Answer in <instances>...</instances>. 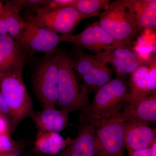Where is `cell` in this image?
<instances>
[{
  "label": "cell",
  "instance_id": "cell-1",
  "mask_svg": "<svg viewBox=\"0 0 156 156\" xmlns=\"http://www.w3.org/2000/svg\"><path fill=\"white\" fill-rule=\"evenodd\" d=\"M58 58V98L57 105L60 110L69 114L84 110L89 105L87 90H80L74 72L72 58L63 51L56 52Z\"/></svg>",
  "mask_w": 156,
  "mask_h": 156
},
{
  "label": "cell",
  "instance_id": "cell-2",
  "mask_svg": "<svg viewBox=\"0 0 156 156\" xmlns=\"http://www.w3.org/2000/svg\"><path fill=\"white\" fill-rule=\"evenodd\" d=\"M128 86L125 76L117 75L95 92L92 103L82 112L95 125L100 120L121 112L128 96Z\"/></svg>",
  "mask_w": 156,
  "mask_h": 156
},
{
  "label": "cell",
  "instance_id": "cell-3",
  "mask_svg": "<svg viewBox=\"0 0 156 156\" xmlns=\"http://www.w3.org/2000/svg\"><path fill=\"white\" fill-rule=\"evenodd\" d=\"M23 69L10 72H0V91L12 114L10 132L33 112V101L23 81Z\"/></svg>",
  "mask_w": 156,
  "mask_h": 156
},
{
  "label": "cell",
  "instance_id": "cell-4",
  "mask_svg": "<svg viewBox=\"0 0 156 156\" xmlns=\"http://www.w3.org/2000/svg\"><path fill=\"white\" fill-rule=\"evenodd\" d=\"M91 17L71 7L50 9L43 5L27 10L24 20L62 35L73 34L82 20Z\"/></svg>",
  "mask_w": 156,
  "mask_h": 156
},
{
  "label": "cell",
  "instance_id": "cell-5",
  "mask_svg": "<svg viewBox=\"0 0 156 156\" xmlns=\"http://www.w3.org/2000/svg\"><path fill=\"white\" fill-rule=\"evenodd\" d=\"M98 23L117 41L130 46L138 29L128 0H116L101 13Z\"/></svg>",
  "mask_w": 156,
  "mask_h": 156
},
{
  "label": "cell",
  "instance_id": "cell-6",
  "mask_svg": "<svg viewBox=\"0 0 156 156\" xmlns=\"http://www.w3.org/2000/svg\"><path fill=\"white\" fill-rule=\"evenodd\" d=\"M57 53L47 54L34 73L33 86L43 108L55 107L58 98Z\"/></svg>",
  "mask_w": 156,
  "mask_h": 156
},
{
  "label": "cell",
  "instance_id": "cell-7",
  "mask_svg": "<svg viewBox=\"0 0 156 156\" xmlns=\"http://www.w3.org/2000/svg\"><path fill=\"white\" fill-rule=\"evenodd\" d=\"M125 123L121 112L95 124L96 152L108 156H124Z\"/></svg>",
  "mask_w": 156,
  "mask_h": 156
},
{
  "label": "cell",
  "instance_id": "cell-8",
  "mask_svg": "<svg viewBox=\"0 0 156 156\" xmlns=\"http://www.w3.org/2000/svg\"><path fill=\"white\" fill-rule=\"evenodd\" d=\"M78 54L75 59H72L73 67L83 79L87 90L89 88L96 92L113 79L112 72L107 65L94 56L82 53Z\"/></svg>",
  "mask_w": 156,
  "mask_h": 156
},
{
  "label": "cell",
  "instance_id": "cell-9",
  "mask_svg": "<svg viewBox=\"0 0 156 156\" xmlns=\"http://www.w3.org/2000/svg\"><path fill=\"white\" fill-rule=\"evenodd\" d=\"M27 22V24L15 40L26 51L27 55L39 52L47 54L56 53L60 42V36L31 23Z\"/></svg>",
  "mask_w": 156,
  "mask_h": 156
},
{
  "label": "cell",
  "instance_id": "cell-10",
  "mask_svg": "<svg viewBox=\"0 0 156 156\" xmlns=\"http://www.w3.org/2000/svg\"><path fill=\"white\" fill-rule=\"evenodd\" d=\"M60 41L68 42L96 53L116 47L130 46L117 41L103 29L96 21L76 35H62Z\"/></svg>",
  "mask_w": 156,
  "mask_h": 156
},
{
  "label": "cell",
  "instance_id": "cell-11",
  "mask_svg": "<svg viewBox=\"0 0 156 156\" xmlns=\"http://www.w3.org/2000/svg\"><path fill=\"white\" fill-rule=\"evenodd\" d=\"M95 124L82 112L75 138L58 156H95L96 153Z\"/></svg>",
  "mask_w": 156,
  "mask_h": 156
},
{
  "label": "cell",
  "instance_id": "cell-12",
  "mask_svg": "<svg viewBox=\"0 0 156 156\" xmlns=\"http://www.w3.org/2000/svg\"><path fill=\"white\" fill-rule=\"evenodd\" d=\"M95 58L109 64L117 75L125 76L135 70L143 61L129 47H116L96 53Z\"/></svg>",
  "mask_w": 156,
  "mask_h": 156
},
{
  "label": "cell",
  "instance_id": "cell-13",
  "mask_svg": "<svg viewBox=\"0 0 156 156\" xmlns=\"http://www.w3.org/2000/svg\"><path fill=\"white\" fill-rule=\"evenodd\" d=\"M156 141L155 129L136 120L125 122V145L128 153L149 148Z\"/></svg>",
  "mask_w": 156,
  "mask_h": 156
},
{
  "label": "cell",
  "instance_id": "cell-14",
  "mask_svg": "<svg viewBox=\"0 0 156 156\" xmlns=\"http://www.w3.org/2000/svg\"><path fill=\"white\" fill-rule=\"evenodd\" d=\"M27 1L6 2L0 12V36H7L16 39L27 24L20 12L27 8Z\"/></svg>",
  "mask_w": 156,
  "mask_h": 156
},
{
  "label": "cell",
  "instance_id": "cell-15",
  "mask_svg": "<svg viewBox=\"0 0 156 156\" xmlns=\"http://www.w3.org/2000/svg\"><path fill=\"white\" fill-rule=\"evenodd\" d=\"M27 56L26 51L14 38L0 36V72H10L23 68Z\"/></svg>",
  "mask_w": 156,
  "mask_h": 156
},
{
  "label": "cell",
  "instance_id": "cell-16",
  "mask_svg": "<svg viewBox=\"0 0 156 156\" xmlns=\"http://www.w3.org/2000/svg\"><path fill=\"white\" fill-rule=\"evenodd\" d=\"M125 122L136 120L150 124L156 122V96L150 95L129 102H125L121 112Z\"/></svg>",
  "mask_w": 156,
  "mask_h": 156
},
{
  "label": "cell",
  "instance_id": "cell-17",
  "mask_svg": "<svg viewBox=\"0 0 156 156\" xmlns=\"http://www.w3.org/2000/svg\"><path fill=\"white\" fill-rule=\"evenodd\" d=\"M69 114L55 107L43 108L41 111L33 112L30 117L35 124L38 132H58L68 124Z\"/></svg>",
  "mask_w": 156,
  "mask_h": 156
},
{
  "label": "cell",
  "instance_id": "cell-18",
  "mask_svg": "<svg viewBox=\"0 0 156 156\" xmlns=\"http://www.w3.org/2000/svg\"><path fill=\"white\" fill-rule=\"evenodd\" d=\"M138 31L156 26V0H128Z\"/></svg>",
  "mask_w": 156,
  "mask_h": 156
},
{
  "label": "cell",
  "instance_id": "cell-19",
  "mask_svg": "<svg viewBox=\"0 0 156 156\" xmlns=\"http://www.w3.org/2000/svg\"><path fill=\"white\" fill-rule=\"evenodd\" d=\"M147 62H143L130 74L129 90L126 102L135 101L143 98L152 95L149 88V67Z\"/></svg>",
  "mask_w": 156,
  "mask_h": 156
},
{
  "label": "cell",
  "instance_id": "cell-20",
  "mask_svg": "<svg viewBox=\"0 0 156 156\" xmlns=\"http://www.w3.org/2000/svg\"><path fill=\"white\" fill-rule=\"evenodd\" d=\"M72 140H65L58 133L38 132L35 143L36 150L39 153L49 155L59 153Z\"/></svg>",
  "mask_w": 156,
  "mask_h": 156
},
{
  "label": "cell",
  "instance_id": "cell-21",
  "mask_svg": "<svg viewBox=\"0 0 156 156\" xmlns=\"http://www.w3.org/2000/svg\"><path fill=\"white\" fill-rule=\"evenodd\" d=\"M110 2L109 0H74L69 7L84 15L100 16L101 12L105 10Z\"/></svg>",
  "mask_w": 156,
  "mask_h": 156
},
{
  "label": "cell",
  "instance_id": "cell-22",
  "mask_svg": "<svg viewBox=\"0 0 156 156\" xmlns=\"http://www.w3.org/2000/svg\"><path fill=\"white\" fill-rule=\"evenodd\" d=\"M19 149V145L10 135H0V155L8 154Z\"/></svg>",
  "mask_w": 156,
  "mask_h": 156
},
{
  "label": "cell",
  "instance_id": "cell-23",
  "mask_svg": "<svg viewBox=\"0 0 156 156\" xmlns=\"http://www.w3.org/2000/svg\"><path fill=\"white\" fill-rule=\"evenodd\" d=\"M148 74L149 88L152 95H156V68L155 62L151 63Z\"/></svg>",
  "mask_w": 156,
  "mask_h": 156
},
{
  "label": "cell",
  "instance_id": "cell-24",
  "mask_svg": "<svg viewBox=\"0 0 156 156\" xmlns=\"http://www.w3.org/2000/svg\"><path fill=\"white\" fill-rule=\"evenodd\" d=\"M74 0H49L46 1L44 5L50 9H58L69 7Z\"/></svg>",
  "mask_w": 156,
  "mask_h": 156
},
{
  "label": "cell",
  "instance_id": "cell-25",
  "mask_svg": "<svg viewBox=\"0 0 156 156\" xmlns=\"http://www.w3.org/2000/svg\"><path fill=\"white\" fill-rule=\"evenodd\" d=\"M10 126L8 120L2 116H0V135H10Z\"/></svg>",
  "mask_w": 156,
  "mask_h": 156
},
{
  "label": "cell",
  "instance_id": "cell-26",
  "mask_svg": "<svg viewBox=\"0 0 156 156\" xmlns=\"http://www.w3.org/2000/svg\"><path fill=\"white\" fill-rule=\"evenodd\" d=\"M128 156H151V155L150 148H147L128 153Z\"/></svg>",
  "mask_w": 156,
  "mask_h": 156
},
{
  "label": "cell",
  "instance_id": "cell-27",
  "mask_svg": "<svg viewBox=\"0 0 156 156\" xmlns=\"http://www.w3.org/2000/svg\"><path fill=\"white\" fill-rule=\"evenodd\" d=\"M149 148L151 156H156V141Z\"/></svg>",
  "mask_w": 156,
  "mask_h": 156
},
{
  "label": "cell",
  "instance_id": "cell-28",
  "mask_svg": "<svg viewBox=\"0 0 156 156\" xmlns=\"http://www.w3.org/2000/svg\"><path fill=\"white\" fill-rule=\"evenodd\" d=\"M20 152L19 149L13 152L8 154L3 155H0V156H20Z\"/></svg>",
  "mask_w": 156,
  "mask_h": 156
},
{
  "label": "cell",
  "instance_id": "cell-29",
  "mask_svg": "<svg viewBox=\"0 0 156 156\" xmlns=\"http://www.w3.org/2000/svg\"><path fill=\"white\" fill-rule=\"evenodd\" d=\"M95 156H108L106 155L105 154L99 152H96V153L95 154Z\"/></svg>",
  "mask_w": 156,
  "mask_h": 156
},
{
  "label": "cell",
  "instance_id": "cell-30",
  "mask_svg": "<svg viewBox=\"0 0 156 156\" xmlns=\"http://www.w3.org/2000/svg\"><path fill=\"white\" fill-rule=\"evenodd\" d=\"M3 6V5L2 3V2L0 1V12H1V10H2V7Z\"/></svg>",
  "mask_w": 156,
  "mask_h": 156
},
{
  "label": "cell",
  "instance_id": "cell-31",
  "mask_svg": "<svg viewBox=\"0 0 156 156\" xmlns=\"http://www.w3.org/2000/svg\"><path fill=\"white\" fill-rule=\"evenodd\" d=\"M1 94H2V92L0 91V98H1ZM0 116H2V112H1V108H0Z\"/></svg>",
  "mask_w": 156,
  "mask_h": 156
}]
</instances>
